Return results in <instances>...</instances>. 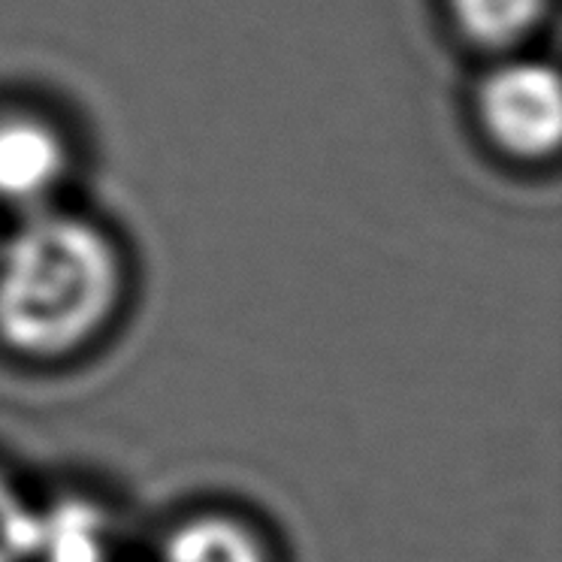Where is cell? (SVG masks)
<instances>
[{
  "instance_id": "52a82bcc",
  "label": "cell",
  "mask_w": 562,
  "mask_h": 562,
  "mask_svg": "<svg viewBox=\"0 0 562 562\" xmlns=\"http://www.w3.org/2000/svg\"><path fill=\"white\" fill-rule=\"evenodd\" d=\"M40 541V512L7 475H0V562H34Z\"/></svg>"
},
{
  "instance_id": "7a4b0ae2",
  "label": "cell",
  "mask_w": 562,
  "mask_h": 562,
  "mask_svg": "<svg viewBox=\"0 0 562 562\" xmlns=\"http://www.w3.org/2000/svg\"><path fill=\"white\" fill-rule=\"evenodd\" d=\"M477 115L499 148L517 158H544L562 134L560 79L548 64H502L477 88Z\"/></svg>"
},
{
  "instance_id": "8992f818",
  "label": "cell",
  "mask_w": 562,
  "mask_h": 562,
  "mask_svg": "<svg viewBox=\"0 0 562 562\" xmlns=\"http://www.w3.org/2000/svg\"><path fill=\"white\" fill-rule=\"evenodd\" d=\"M465 37L484 49H508L526 40L548 13L550 0H448Z\"/></svg>"
},
{
  "instance_id": "277c9868",
  "label": "cell",
  "mask_w": 562,
  "mask_h": 562,
  "mask_svg": "<svg viewBox=\"0 0 562 562\" xmlns=\"http://www.w3.org/2000/svg\"><path fill=\"white\" fill-rule=\"evenodd\" d=\"M160 562H269V553L263 538L243 520L203 514L172 529Z\"/></svg>"
},
{
  "instance_id": "6da1fadb",
  "label": "cell",
  "mask_w": 562,
  "mask_h": 562,
  "mask_svg": "<svg viewBox=\"0 0 562 562\" xmlns=\"http://www.w3.org/2000/svg\"><path fill=\"white\" fill-rule=\"evenodd\" d=\"M122 257L91 221L37 212L0 245V342L31 360L86 348L119 308Z\"/></svg>"
},
{
  "instance_id": "5b68a950",
  "label": "cell",
  "mask_w": 562,
  "mask_h": 562,
  "mask_svg": "<svg viewBox=\"0 0 562 562\" xmlns=\"http://www.w3.org/2000/svg\"><path fill=\"white\" fill-rule=\"evenodd\" d=\"M110 529L103 514L82 502H64L40 514V541L34 562H106Z\"/></svg>"
},
{
  "instance_id": "3957f363",
  "label": "cell",
  "mask_w": 562,
  "mask_h": 562,
  "mask_svg": "<svg viewBox=\"0 0 562 562\" xmlns=\"http://www.w3.org/2000/svg\"><path fill=\"white\" fill-rule=\"evenodd\" d=\"M67 143L40 115H0V203L34 209L67 176Z\"/></svg>"
}]
</instances>
